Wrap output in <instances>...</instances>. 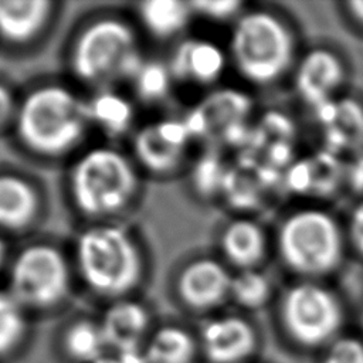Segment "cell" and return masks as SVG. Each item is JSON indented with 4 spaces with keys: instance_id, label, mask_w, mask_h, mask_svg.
<instances>
[{
    "instance_id": "7",
    "label": "cell",
    "mask_w": 363,
    "mask_h": 363,
    "mask_svg": "<svg viewBox=\"0 0 363 363\" xmlns=\"http://www.w3.org/2000/svg\"><path fill=\"white\" fill-rule=\"evenodd\" d=\"M346 306L326 281L294 279L275 298V320L284 340L302 352H322L345 332Z\"/></svg>"
},
{
    "instance_id": "8",
    "label": "cell",
    "mask_w": 363,
    "mask_h": 363,
    "mask_svg": "<svg viewBox=\"0 0 363 363\" xmlns=\"http://www.w3.org/2000/svg\"><path fill=\"white\" fill-rule=\"evenodd\" d=\"M6 289L33 318L57 312L71 295V264L54 244H27L10 259Z\"/></svg>"
},
{
    "instance_id": "23",
    "label": "cell",
    "mask_w": 363,
    "mask_h": 363,
    "mask_svg": "<svg viewBox=\"0 0 363 363\" xmlns=\"http://www.w3.org/2000/svg\"><path fill=\"white\" fill-rule=\"evenodd\" d=\"M138 20L149 35L170 40L182 34L194 16L190 1L147 0L138 4Z\"/></svg>"
},
{
    "instance_id": "5",
    "label": "cell",
    "mask_w": 363,
    "mask_h": 363,
    "mask_svg": "<svg viewBox=\"0 0 363 363\" xmlns=\"http://www.w3.org/2000/svg\"><path fill=\"white\" fill-rule=\"evenodd\" d=\"M145 58L132 23L102 13L82 23L68 50L72 75L95 89L132 82Z\"/></svg>"
},
{
    "instance_id": "32",
    "label": "cell",
    "mask_w": 363,
    "mask_h": 363,
    "mask_svg": "<svg viewBox=\"0 0 363 363\" xmlns=\"http://www.w3.org/2000/svg\"><path fill=\"white\" fill-rule=\"evenodd\" d=\"M340 13L345 20L363 34V0H349L339 3Z\"/></svg>"
},
{
    "instance_id": "31",
    "label": "cell",
    "mask_w": 363,
    "mask_h": 363,
    "mask_svg": "<svg viewBox=\"0 0 363 363\" xmlns=\"http://www.w3.org/2000/svg\"><path fill=\"white\" fill-rule=\"evenodd\" d=\"M17 104L18 98L14 96V94L6 84L0 82V128L13 123Z\"/></svg>"
},
{
    "instance_id": "16",
    "label": "cell",
    "mask_w": 363,
    "mask_h": 363,
    "mask_svg": "<svg viewBox=\"0 0 363 363\" xmlns=\"http://www.w3.org/2000/svg\"><path fill=\"white\" fill-rule=\"evenodd\" d=\"M218 247L223 261L235 271L259 268L272 248V238L257 220L238 216L221 230Z\"/></svg>"
},
{
    "instance_id": "12",
    "label": "cell",
    "mask_w": 363,
    "mask_h": 363,
    "mask_svg": "<svg viewBox=\"0 0 363 363\" xmlns=\"http://www.w3.org/2000/svg\"><path fill=\"white\" fill-rule=\"evenodd\" d=\"M191 140L183 119L164 118L146 123L133 136L135 162L156 174L172 173L182 164Z\"/></svg>"
},
{
    "instance_id": "2",
    "label": "cell",
    "mask_w": 363,
    "mask_h": 363,
    "mask_svg": "<svg viewBox=\"0 0 363 363\" xmlns=\"http://www.w3.org/2000/svg\"><path fill=\"white\" fill-rule=\"evenodd\" d=\"M272 251L294 279L326 281L345 262L343 221L319 204L286 211L272 233Z\"/></svg>"
},
{
    "instance_id": "22",
    "label": "cell",
    "mask_w": 363,
    "mask_h": 363,
    "mask_svg": "<svg viewBox=\"0 0 363 363\" xmlns=\"http://www.w3.org/2000/svg\"><path fill=\"white\" fill-rule=\"evenodd\" d=\"M86 111L91 126L99 128L105 135L122 136L135 122V105L113 86L95 89L86 99Z\"/></svg>"
},
{
    "instance_id": "26",
    "label": "cell",
    "mask_w": 363,
    "mask_h": 363,
    "mask_svg": "<svg viewBox=\"0 0 363 363\" xmlns=\"http://www.w3.org/2000/svg\"><path fill=\"white\" fill-rule=\"evenodd\" d=\"M227 174L228 172L224 167L221 157L214 152H206L197 157L193 166L191 183L197 193L207 197L217 194V191L224 189Z\"/></svg>"
},
{
    "instance_id": "15",
    "label": "cell",
    "mask_w": 363,
    "mask_h": 363,
    "mask_svg": "<svg viewBox=\"0 0 363 363\" xmlns=\"http://www.w3.org/2000/svg\"><path fill=\"white\" fill-rule=\"evenodd\" d=\"M228 62V52L220 44L208 38L190 37L173 50L169 67L174 81L206 86L224 75Z\"/></svg>"
},
{
    "instance_id": "25",
    "label": "cell",
    "mask_w": 363,
    "mask_h": 363,
    "mask_svg": "<svg viewBox=\"0 0 363 363\" xmlns=\"http://www.w3.org/2000/svg\"><path fill=\"white\" fill-rule=\"evenodd\" d=\"M174 78L169 64L145 60L130 84L139 101L145 104H159L170 94Z\"/></svg>"
},
{
    "instance_id": "3",
    "label": "cell",
    "mask_w": 363,
    "mask_h": 363,
    "mask_svg": "<svg viewBox=\"0 0 363 363\" xmlns=\"http://www.w3.org/2000/svg\"><path fill=\"white\" fill-rule=\"evenodd\" d=\"M11 126L18 142L35 156H67L91 126L86 99L65 84H37L18 98Z\"/></svg>"
},
{
    "instance_id": "36",
    "label": "cell",
    "mask_w": 363,
    "mask_h": 363,
    "mask_svg": "<svg viewBox=\"0 0 363 363\" xmlns=\"http://www.w3.org/2000/svg\"><path fill=\"white\" fill-rule=\"evenodd\" d=\"M251 363H257V362H251Z\"/></svg>"
},
{
    "instance_id": "13",
    "label": "cell",
    "mask_w": 363,
    "mask_h": 363,
    "mask_svg": "<svg viewBox=\"0 0 363 363\" xmlns=\"http://www.w3.org/2000/svg\"><path fill=\"white\" fill-rule=\"evenodd\" d=\"M98 320L108 352L121 356H140L156 325L150 308L136 296L105 303Z\"/></svg>"
},
{
    "instance_id": "21",
    "label": "cell",
    "mask_w": 363,
    "mask_h": 363,
    "mask_svg": "<svg viewBox=\"0 0 363 363\" xmlns=\"http://www.w3.org/2000/svg\"><path fill=\"white\" fill-rule=\"evenodd\" d=\"M33 336V316L4 288L0 289V363L24 354Z\"/></svg>"
},
{
    "instance_id": "24",
    "label": "cell",
    "mask_w": 363,
    "mask_h": 363,
    "mask_svg": "<svg viewBox=\"0 0 363 363\" xmlns=\"http://www.w3.org/2000/svg\"><path fill=\"white\" fill-rule=\"evenodd\" d=\"M275 298L277 294L272 281L259 268L233 272L230 302L244 313L264 309L274 302Z\"/></svg>"
},
{
    "instance_id": "29",
    "label": "cell",
    "mask_w": 363,
    "mask_h": 363,
    "mask_svg": "<svg viewBox=\"0 0 363 363\" xmlns=\"http://www.w3.org/2000/svg\"><path fill=\"white\" fill-rule=\"evenodd\" d=\"M347 252L363 261V199L354 203L343 221Z\"/></svg>"
},
{
    "instance_id": "19",
    "label": "cell",
    "mask_w": 363,
    "mask_h": 363,
    "mask_svg": "<svg viewBox=\"0 0 363 363\" xmlns=\"http://www.w3.org/2000/svg\"><path fill=\"white\" fill-rule=\"evenodd\" d=\"M54 14L48 0H0V41L27 45L40 37Z\"/></svg>"
},
{
    "instance_id": "27",
    "label": "cell",
    "mask_w": 363,
    "mask_h": 363,
    "mask_svg": "<svg viewBox=\"0 0 363 363\" xmlns=\"http://www.w3.org/2000/svg\"><path fill=\"white\" fill-rule=\"evenodd\" d=\"M320 363H363V335L343 332L320 352Z\"/></svg>"
},
{
    "instance_id": "35",
    "label": "cell",
    "mask_w": 363,
    "mask_h": 363,
    "mask_svg": "<svg viewBox=\"0 0 363 363\" xmlns=\"http://www.w3.org/2000/svg\"><path fill=\"white\" fill-rule=\"evenodd\" d=\"M360 326H362V332H363V311H362V315H360Z\"/></svg>"
},
{
    "instance_id": "28",
    "label": "cell",
    "mask_w": 363,
    "mask_h": 363,
    "mask_svg": "<svg viewBox=\"0 0 363 363\" xmlns=\"http://www.w3.org/2000/svg\"><path fill=\"white\" fill-rule=\"evenodd\" d=\"M190 4L194 16H200L216 23H224V21L234 23V20L247 7L244 1H238V0H200V1H190Z\"/></svg>"
},
{
    "instance_id": "10",
    "label": "cell",
    "mask_w": 363,
    "mask_h": 363,
    "mask_svg": "<svg viewBox=\"0 0 363 363\" xmlns=\"http://www.w3.org/2000/svg\"><path fill=\"white\" fill-rule=\"evenodd\" d=\"M203 363H251L259 350L257 325L244 312H217L196 326Z\"/></svg>"
},
{
    "instance_id": "20",
    "label": "cell",
    "mask_w": 363,
    "mask_h": 363,
    "mask_svg": "<svg viewBox=\"0 0 363 363\" xmlns=\"http://www.w3.org/2000/svg\"><path fill=\"white\" fill-rule=\"evenodd\" d=\"M40 196L34 184L16 173L0 172V230L23 231L40 211Z\"/></svg>"
},
{
    "instance_id": "30",
    "label": "cell",
    "mask_w": 363,
    "mask_h": 363,
    "mask_svg": "<svg viewBox=\"0 0 363 363\" xmlns=\"http://www.w3.org/2000/svg\"><path fill=\"white\" fill-rule=\"evenodd\" d=\"M288 189L295 193H308L313 186V166L312 159L296 160L285 173V182Z\"/></svg>"
},
{
    "instance_id": "33",
    "label": "cell",
    "mask_w": 363,
    "mask_h": 363,
    "mask_svg": "<svg viewBox=\"0 0 363 363\" xmlns=\"http://www.w3.org/2000/svg\"><path fill=\"white\" fill-rule=\"evenodd\" d=\"M91 363H142V360L140 356H121L106 352L104 356Z\"/></svg>"
},
{
    "instance_id": "11",
    "label": "cell",
    "mask_w": 363,
    "mask_h": 363,
    "mask_svg": "<svg viewBox=\"0 0 363 363\" xmlns=\"http://www.w3.org/2000/svg\"><path fill=\"white\" fill-rule=\"evenodd\" d=\"M289 78L296 98L316 109L343 95L347 64L332 45L315 44L301 51Z\"/></svg>"
},
{
    "instance_id": "34",
    "label": "cell",
    "mask_w": 363,
    "mask_h": 363,
    "mask_svg": "<svg viewBox=\"0 0 363 363\" xmlns=\"http://www.w3.org/2000/svg\"><path fill=\"white\" fill-rule=\"evenodd\" d=\"M7 255H9V248H7V242L3 238V235L0 234V269L4 267L6 261H7Z\"/></svg>"
},
{
    "instance_id": "1",
    "label": "cell",
    "mask_w": 363,
    "mask_h": 363,
    "mask_svg": "<svg viewBox=\"0 0 363 363\" xmlns=\"http://www.w3.org/2000/svg\"><path fill=\"white\" fill-rule=\"evenodd\" d=\"M301 51L294 23L274 7H245L231 26L228 58L251 86L269 88L289 78Z\"/></svg>"
},
{
    "instance_id": "4",
    "label": "cell",
    "mask_w": 363,
    "mask_h": 363,
    "mask_svg": "<svg viewBox=\"0 0 363 363\" xmlns=\"http://www.w3.org/2000/svg\"><path fill=\"white\" fill-rule=\"evenodd\" d=\"M74 265L82 285L105 303L135 296L143 279V258L133 234L122 224L98 221L81 230Z\"/></svg>"
},
{
    "instance_id": "14",
    "label": "cell",
    "mask_w": 363,
    "mask_h": 363,
    "mask_svg": "<svg viewBox=\"0 0 363 363\" xmlns=\"http://www.w3.org/2000/svg\"><path fill=\"white\" fill-rule=\"evenodd\" d=\"M313 112L328 152L333 155L363 153V101L340 95Z\"/></svg>"
},
{
    "instance_id": "6",
    "label": "cell",
    "mask_w": 363,
    "mask_h": 363,
    "mask_svg": "<svg viewBox=\"0 0 363 363\" xmlns=\"http://www.w3.org/2000/svg\"><path fill=\"white\" fill-rule=\"evenodd\" d=\"M67 182L72 204L94 223L111 221L133 201L139 190L135 162L108 145L82 150L72 162Z\"/></svg>"
},
{
    "instance_id": "9",
    "label": "cell",
    "mask_w": 363,
    "mask_h": 363,
    "mask_svg": "<svg viewBox=\"0 0 363 363\" xmlns=\"http://www.w3.org/2000/svg\"><path fill=\"white\" fill-rule=\"evenodd\" d=\"M233 272L223 261L197 257L186 262L176 275L173 294L182 311L204 319L230 302Z\"/></svg>"
},
{
    "instance_id": "18",
    "label": "cell",
    "mask_w": 363,
    "mask_h": 363,
    "mask_svg": "<svg viewBox=\"0 0 363 363\" xmlns=\"http://www.w3.org/2000/svg\"><path fill=\"white\" fill-rule=\"evenodd\" d=\"M142 363H203L197 329L183 322H156L142 350Z\"/></svg>"
},
{
    "instance_id": "17",
    "label": "cell",
    "mask_w": 363,
    "mask_h": 363,
    "mask_svg": "<svg viewBox=\"0 0 363 363\" xmlns=\"http://www.w3.org/2000/svg\"><path fill=\"white\" fill-rule=\"evenodd\" d=\"M52 352L61 363H91L108 349L98 316L85 313L65 319L52 337Z\"/></svg>"
}]
</instances>
